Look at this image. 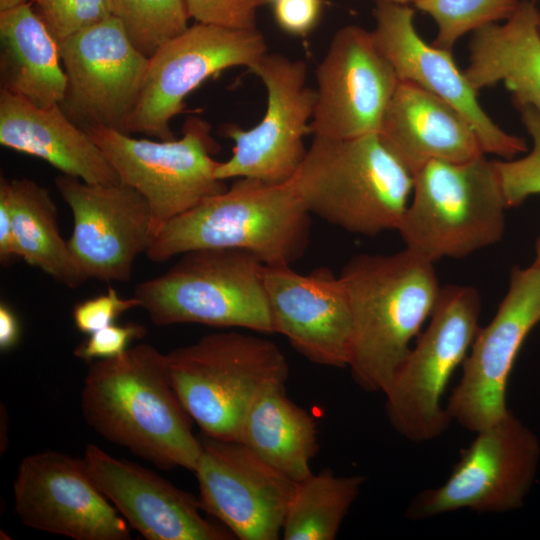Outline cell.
Here are the masks:
<instances>
[{
	"label": "cell",
	"instance_id": "8992f818",
	"mask_svg": "<svg viewBox=\"0 0 540 540\" xmlns=\"http://www.w3.org/2000/svg\"><path fill=\"white\" fill-rule=\"evenodd\" d=\"M172 387L183 408L210 438L237 441L256 396L286 384L289 365L271 340L236 331L204 335L166 353Z\"/></svg>",
	"mask_w": 540,
	"mask_h": 540
},
{
	"label": "cell",
	"instance_id": "f546056e",
	"mask_svg": "<svg viewBox=\"0 0 540 540\" xmlns=\"http://www.w3.org/2000/svg\"><path fill=\"white\" fill-rule=\"evenodd\" d=\"M414 7L429 15L437 26L433 45L452 51L469 32L507 20L519 5L518 0H414Z\"/></svg>",
	"mask_w": 540,
	"mask_h": 540
},
{
	"label": "cell",
	"instance_id": "ac0fdd59",
	"mask_svg": "<svg viewBox=\"0 0 540 540\" xmlns=\"http://www.w3.org/2000/svg\"><path fill=\"white\" fill-rule=\"evenodd\" d=\"M200 440L194 473L202 510L235 538L279 539L296 482L238 441Z\"/></svg>",
	"mask_w": 540,
	"mask_h": 540
},
{
	"label": "cell",
	"instance_id": "4fadbf2b",
	"mask_svg": "<svg viewBox=\"0 0 540 540\" xmlns=\"http://www.w3.org/2000/svg\"><path fill=\"white\" fill-rule=\"evenodd\" d=\"M540 322V266L513 268L509 287L492 320L479 328L462 376L446 410L452 420L478 432L508 412L506 388L520 348Z\"/></svg>",
	"mask_w": 540,
	"mask_h": 540
},
{
	"label": "cell",
	"instance_id": "44dd1931",
	"mask_svg": "<svg viewBox=\"0 0 540 540\" xmlns=\"http://www.w3.org/2000/svg\"><path fill=\"white\" fill-rule=\"evenodd\" d=\"M83 460L98 489L145 539L235 538L226 527L202 515L199 499L153 471L92 443L86 446Z\"/></svg>",
	"mask_w": 540,
	"mask_h": 540
},
{
	"label": "cell",
	"instance_id": "7c38bea8",
	"mask_svg": "<svg viewBox=\"0 0 540 540\" xmlns=\"http://www.w3.org/2000/svg\"><path fill=\"white\" fill-rule=\"evenodd\" d=\"M263 82L266 111L249 130L226 129L234 141L232 156L219 162L217 179L250 178L270 184L291 179L303 161L304 138L311 132L315 89L307 86L306 64L277 53H265L248 68Z\"/></svg>",
	"mask_w": 540,
	"mask_h": 540
},
{
	"label": "cell",
	"instance_id": "484cf974",
	"mask_svg": "<svg viewBox=\"0 0 540 540\" xmlns=\"http://www.w3.org/2000/svg\"><path fill=\"white\" fill-rule=\"evenodd\" d=\"M237 441L295 482L312 473L311 461L319 449L315 420L287 397L281 383L256 396Z\"/></svg>",
	"mask_w": 540,
	"mask_h": 540
},
{
	"label": "cell",
	"instance_id": "2e32d148",
	"mask_svg": "<svg viewBox=\"0 0 540 540\" xmlns=\"http://www.w3.org/2000/svg\"><path fill=\"white\" fill-rule=\"evenodd\" d=\"M55 186L72 212L68 246L85 280H130L137 257L153 241L145 198L120 182L90 184L64 174Z\"/></svg>",
	"mask_w": 540,
	"mask_h": 540
},
{
	"label": "cell",
	"instance_id": "5b68a950",
	"mask_svg": "<svg viewBox=\"0 0 540 540\" xmlns=\"http://www.w3.org/2000/svg\"><path fill=\"white\" fill-rule=\"evenodd\" d=\"M508 205L495 161H430L413 174L398 232L406 248L435 263L463 258L499 242Z\"/></svg>",
	"mask_w": 540,
	"mask_h": 540
},
{
	"label": "cell",
	"instance_id": "9c48e42d",
	"mask_svg": "<svg viewBox=\"0 0 540 540\" xmlns=\"http://www.w3.org/2000/svg\"><path fill=\"white\" fill-rule=\"evenodd\" d=\"M86 131L104 152L119 182L134 188L148 203L153 239L171 220L227 186L215 176L218 147L210 125L189 117L180 139L152 141L93 127Z\"/></svg>",
	"mask_w": 540,
	"mask_h": 540
},
{
	"label": "cell",
	"instance_id": "60d3db41",
	"mask_svg": "<svg viewBox=\"0 0 540 540\" xmlns=\"http://www.w3.org/2000/svg\"><path fill=\"white\" fill-rule=\"evenodd\" d=\"M374 1H388V2H393L397 4H402V5H409L410 3H413L414 0H374Z\"/></svg>",
	"mask_w": 540,
	"mask_h": 540
},
{
	"label": "cell",
	"instance_id": "9a60e30c",
	"mask_svg": "<svg viewBox=\"0 0 540 540\" xmlns=\"http://www.w3.org/2000/svg\"><path fill=\"white\" fill-rule=\"evenodd\" d=\"M14 509L33 529L75 540H128L129 524L92 480L83 458L58 451L24 457L13 481Z\"/></svg>",
	"mask_w": 540,
	"mask_h": 540
},
{
	"label": "cell",
	"instance_id": "f1b7e54d",
	"mask_svg": "<svg viewBox=\"0 0 540 540\" xmlns=\"http://www.w3.org/2000/svg\"><path fill=\"white\" fill-rule=\"evenodd\" d=\"M112 16L147 58L184 32L190 18L185 0H112Z\"/></svg>",
	"mask_w": 540,
	"mask_h": 540
},
{
	"label": "cell",
	"instance_id": "d590c367",
	"mask_svg": "<svg viewBox=\"0 0 540 540\" xmlns=\"http://www.w3.org/2000/svg\"><path fill=\"white\" fill-rule=\"evenodd\" d=\"M322 0H269L278 26L295 36H306L317 25Z\"/></svg>",
	"mask_w": 540,
	"mask_h": 540
},
{
	"label": "cell",
	"instance_id": "52a82bcc",
	"mask_svg": "<svg viewBox=\"0 0 540 540\" xmlns=\"http://www.w3.org/2000/svg\"><path fill=\"white\" fill-rule=\"evenodd\" d=\"M136 285L134 297L156 326L196 323L273 333L265 264L238 249H197Z\"/></svg>",
	"mask_w": 540,
	"mask_h": 540
},
{
	"label": "cell",
	"instance_id": "ee69618b",
	"mask_svg": "<svg viewBox=\"0 0 540 540\" xmlns=\"http://www.w3.org/2000/svg\"><path fill=\"white\" fill-rule=\"evenodd\" d=\"M31 2L34 1V0H30Z\"/></svg>",
	"mask_w": 540,
	"mask_h": 540
},
{
	"label": "cell",
	"instance_id": "5bb4252c",
	"mask_svg": "<svg viewBox=\"0 0 540 540\" xmlns=\"http://www.w3.org/2000/svg\"><path fill=\"white\" fill-rule=\"evenodd\" d=\"M57 45L67 81L59 104L65 115L83 130L105 127L124 132L149 58L132 45L113 16Z\"/></svg>",
	"mask_w": 540,
	"mask_h": 540
},
{
	"label": "cell",
	"instance_id": "6da1fadb",
	"mask_svg": "<svg viewBox=\"0 0 540 540\" xmlns=\"http://www.w3.org/2000/svg\"><path fill=\"white\" fill-rule=\"evenodd\" d=\"M87 425L160 469L194 472L201 440L169 378L166 354L148 343L89 363L81 391Z\"/></svg>",
	"mask_w": 540,
	"mask_h": 540
},
{
	"label": "cell",
	"instance_id": "277c9868",
	"mask_svg": "<svg viewBox=\"0 0 540 540\" xmlns=\"http://www.w3.org/2000/svg\"><path fill=\"white\" fill-rule=\"evenodd\" d=\"M287 182L310 214L368 237L398 230L413 190L412 173L378 133L343 140L314 135Z\"/></svg>",
	"mask_w": 540,
	"mask_h": 540
},
{
	"label": "cell",
	"instance_id": "74e56055",
	"mask_svg": "<svg viewBox=\"0 0 540 540\" xmlns=\"http://www.w3.org/2000/svg\"><path fill=\"white\" fill-rule=\"evenodd\" d=\"M20 325L14 311L3 301L0 303V350L6 352L19 341Z\"/></svg>",
	"mask_w": 540,
	"mask_h": 540
},
{
	"label": "cell",
	"instance_id": "e0dca14e",
	"mask_svg": "<svg viewBox=\"0 0 540 540\" xmlns=\"http://www.w3.org/2000/svg\"><path fill=\"white\" fill-rule=\"evenodd\" d=\"M316 82L311 133L343 140L379 132L399 79L371 31L348 25L332 37Z\"/></svg>",
	"mask_w": 540,
	"mask_h": 540
},
{
	"label": "cell",
	"instance_id": "ab89813d",
	"mask_svg": "<svg viewBox=\"0 0 540 540\" xmlns=\"http://www.w3.org/2000/svg\"><path fill=\"white\" fill-rule=\"evenodd\" d=\"M536 259H535V262L540 266V232H539V236H538V239L536 241Z\"/></svg>",
	"mask_w": 540,
	"mask_h": 540
},
{
	"label": "cell",
	"instance_id": "b9f144b4",
	"mask_svg": "<svg viewBox=\"0 0 540 540\" xmlns=\"http://www.w3.org/2000/svg\"><path fill=\"white\" fill-rule=\"evenodd\" d=\"M539 32H540V15H539Z\"/></svg>",
	"mask_w": 540,
	"mask_h": 540
},
{
	"label": "cell",
	"instance_id": "3957f363",
	"mask_svg": "<svg viewBox=\"0 0 540 540\" xmlns=\"http://www.w3.org/2000/svg\"><path fill=\"white\" fill-rule=\"evenodd\" d=\"M310 213L288 184L237 178L168 222L145 252L154 263L197 249H238L265 265H292L310 240Z\"/></svg>",
	"mask_w": 540,
	"mask_h": 540
},
{
	"label": "cell",
	"instance_id": "603a6c76",
	"mask_svg": "<svg viewBox=\"0 0 540 540\" xmlns=\"http://www.w3.org/2000/svg\"><path fill=\"white\" fill-rule=\"evenodd\" d=\"M0 144L47 161L62 174L90 184L119 179L104 152L59 105L39 107L0 90Z\"/></svg>",
	"mask_w": 540,
	"mask_h": 540
},
{
	"label": "cell",
	"instance_id": "cb8c5ba5",
	"mask_svg": "<svg viewBox=\"0 0 540 540\" xmlns=\"http://www.w3.org/2000/svg\"><path fill=\"white\" fill-rule=\"evenodd\" d=\"M535 2L521 0L503 24L486 25L469 43L464 73L476 91L503 83L515 108L540 113V32Z\"/></svg>",
	"mask_w": 540,
	"mask_h": 540
},
{
	"label": "cell",
	"instance_id": "4316f807",
	"mask_svg": "<svg viewBox=\"0 0 540 540\" xmlns=\"http://www.w3.org/2000/svg\"><path fill=\"white\" fill-rule=\"evenodd\" d=\"M0 196L9 207L18 258L69 288L85 282L57 222L47 188L27 179H0Z\"/></svg>",
	"mask_w": 540,
	"mask_h": 540
},
{
	"label": "cell",
	"instance_id": "d6986e66",
	"mask_svg": "<svg viewBox=\"0 0 540 540\" xmlns=\"http://www.w3.org/2000/svg\"><path fill=\"white\" fill-rule=\"evenodd\" d=\"M373 40L399 81H408L444 100L472 125L484 154L513 159L528 151L524 138L500 128L485 112L452 51L428 44L414 25L409 5L375 1Z\"/></svg>",
	"mask_w": 540,
	"mask_h": 540
},
{
	"label": "cell",
	"instance_id": "7bdbcfd3",
	"mask_svg": "<svg viewBox=\"0 0 540 540\" xmlns=\"http://www.w3.org/2000/svg\"><path fill=\"white\" fill-rule=\"evenodd\" d=\"M532 1L536 2V1H540V0H532Z\"/></svg>",
	"mask_w": 540,
	"mask_h": 540
},
{
	"label": "cell",
	"instance_id": "ba28073f",
	"mask_svg": "<svg viewBox=\"0 0 540 540\" xmlns=\"http://www.w3.org/2000/svg\"><path fill=\"white\" fill-rule=\"evenodd\" d=\"M481 299L471 286L441 287L429 323L383 392L391 426L409 441L440 436L452 419L441 401L479 330Z\"/></svg>",
	"mask_w": 540,
	"mask_h": 540
},
{
	"label": "cell",
	"instance_id": "83f0119b",
	"mask_svg": "<svg viewBox=\"0 0 540 540\" xmlns=\"http://www.w3.org/2000/svg\"><path fill=\"white\" fill-rule=\"evenodd\" d=\"M364 477L330 469L295 483L282 529L285 540H333L357 499Z\"/></svg>",
	"mask_w": 540,
	"mask_h": 540
},
{
	"label": "cell",
	"instance_id": "4dcf8cb0",
	"mask_svg": "<svg viewBox=\"0 0 540 540\" xmlns=\"http://www.w3.org/2000/svg\"><path fill=\"white\" fill-rule=\"evenodd\" d=\"M518 110L532 147L521 158L495 160L508 208L520 206L529 197L540 194V113L529 106Z\"/></svg>",
	"mask_w": 540,
	"mask_h": 540
},
{
	"label": "cell",
	"instance_id": "30bf717a",
	"mask_svg": "<svg viewBox=\"0 0 540 540\" xmlns=\"http://www.w3.org/2000/svg\"><path fill=\"white\" fill-rule=\"evenodd\" d=\"M476 433L447 480L413 498L408 519L425 520L460 509L504 513L522 504L537 467L536 436L511 411Z\"/></svg>",
	"mask_w": 540,
	"mask_h": 540
},
{
	"label": "cell",
	"instance_id": "7a4b0ae2",
	"mask_svg": "<svg viewBox=\"0 0 540 540\" xmlns=\"http://www.w3.org/2000/svg\"><path fill=\"white\" fill-rule=\"evenodd\" d=\"M340 277L353 319L352 378L367 392H384L439 297L434 263L407 248L359 254Z\"/></svg>",
	"mask_w": 540,
	"mask_h": 540
},
{
	"label": "cell",
	"instance_id": "ffe728a7",
	"mask_svg": "<svg viewBox=\"0 0 540 540\" xmlns=\"http://www.w3.org/2000/svg\"><path fill=\"white\" fill-rule=\"evenodd\" d=\"M264 286L273 333L312 363L349 366L353 319L340 275L325 267L300 274L291 265H265Z\"/></svg>",
	"mask_w": 540,
	"mask_h": 540
},
{
	"label": "cell",
	"instance_id": "d6a6232c",
	"mask_svg": "<svg viewBox=\"0 0 540 540\" xmlns=\"http://www.w3.org/2000/svg\"><path fill=\"white\" fill-rule=\"evenodd\" d=\"M190 18L230 29H256L259 8L269 0H185Z\"/></svg>",
	"mask_w": 540,
	"mask_h": 540
},
{
	"label": "cell",
	"instance_id": "7402d4cb",
	"mask_svg": "<svg viewBox=\"0 0 540 540\" xmlns=\"http://www.w3.org/2000/svg\"><path fill=\"white\" fill-rule=\"evenodd\" d=\"M378 135L412 175L430 161L466 162L485 155L458 110L408 81L398 82Z\"/></svg>",
	"mask_w": 540,
	"mask_h": 540
},
{
	"label": "cell",
	"instance_id": "1f68e13d",
	"mask_svg": "<svg viewBox=\"0 0 540 540\" xmlns=\"http://www.w3.org/2000/svg\"><path fill=\"white\" fill-rule=\"evenodd\" d=\"M32 3L57 44L112 16V0H34Z\"/></svg>",
	"mask_w": 540,
	"mask_h": 540
},
{
	"label": "cell",
	"instance_id": "e575fe53",
	"mask_svg": "<svg viewBox=\"0 0 540 540\" xmlns=\"http://www.w3.org/2000/svg\"><path fill=\"white\" fill-rule=\"evenodd\" d=\"M139 302L133 296L122 298L109 287L105 294L77 303L72 311L75 327L82 333L91 334L114 324V321L126 311L138 308Z\"/></svg>",
	"mask_w": 540,
	"mask_h": 540
},
{
	"label": "cell",
	"instance_id": "8fae6325",
	"mask_svg": "<svg viewBox=\"0 0 540 540\" xmlns=\"http://www.w3.org/2000/svg\"><path fill=\"white\" fill-rule=\"evenodd\" d=\"M266 52L264 36L257 28L230 29L196 22L149 58L124 133L175 139L170 121L182 112L188 94L225 69L249 68Z\"/></svg>",
	"mask_w": 540,
	"mask_h": 540
},
{
	"label": "cell",
	"instance_id": "f35d334b",
	"mask_svg": "<svg viewBox=\"0 0 540 540\" xmlns=\"http://www.w3.org/2000/svg\"><path fill=\"white\" fill-rule=\"evenodd\" d=\"M27 2H30V0H0V11L10 9Z\"/></svg>",
	"mask_w": 540,
	"mask_h": 540
},
{
	"label": "cell",
	"instance_id": "d4e9b609",
	"mask_svg": "<svg viewBox=\"0 0 540 540\" xmlns=\"http://www.w3.org/2000/svg\"><path fill=\"white\" fill-rule=\"evenodd\" d=\"M31 3L0 11V83L45 108L62 102L67 81L57 42Z\"/></svg>",
	"mask_w": 540,
	"mask_h": 540
},
{
	"label": "cell",
	"instance_id": "836d02e7",
	"mask_svg": "<svg viewBox=\"0 0 540 540\" xmlns=\"http://www.w3.org/2000/svg\"><path fill=\"white\" fill-rule=\"evenodd\" d=\"M146 334L144 325L135 322L114 323L89 334L75 348L74 356L88 363L112 358L124 353L132 341L142 339Z\"/></svg>",
	"mask_w": 540,
	"mask_h": 540
},
{
	"label": "cell",
	"instance_id": "8d00e7d4",
	"mask_svg": "<svg viewBox=\"0 0 540 540\" xmlns=\"http://www.w3.org/2000/svg\"><path fill=\"white\" fill-rule=\"evenodd\" d=\"M17 257L9 207L6 200L0 196V262L7 265Z\"/></svg>",
	"mask_w": 540,
	"mask_h": 540
}]
</instances>
